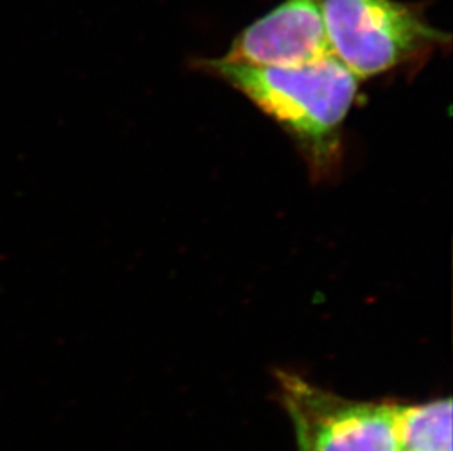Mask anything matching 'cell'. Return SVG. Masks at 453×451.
Instances as JSON below:
<instances>
[{
    "instance_id": "1",
    "label": "cell",
    "mask_w": 453,
    "mask_h": 451,
    "mask_svg": "<svg viewBox=\"0 0 453 451\" xmlns=\"http://www.w3.org/2000/svg\"><path fill=\"white\" fill-rule=\"evenodd\" d=\"M205 71L244 94L301 145L317 173L334 167L341 128L358 94L359 80L334 56L278 68L204 60Z\"/></svg>"
},
{
    "instance_id": "2",
    "label": "cell",
    "mask_w": 453,
    "mask_h": 451,
    "mask_svg": "<svg viewBox=\"0 0 453 451\" xmlns=\"http://www.w3.org/2000/svg\"><path fill=\"white\" fill-rule=\"evenodd\" d=\"M332 55L358 80L388 73L449 42L417 6L396 0H316Z\"/></svg>"
},
{
    "instance_id": "3",
    "label": "cell",
    "mask_w": 453,
    "mask_h": 451,
    "mask_svg": "<svg viewBox=\"0 0 453 451\" xmlns=\"http://www.w3.org/2000/svg\"><path fill=\"white\" fill-rule=\"evenodd\" d=\"M279 386L300 451H399L398 403L348 401L288 372Z\"/></svg>"
},
{
    "instance_id": "4",
    "label": "cell",
    "mask_w": 453,
    "mask_h": 451,
    "mask_svg": "<svg viewBox=\"0 0 453 451\" xmlns=\"http://www.w3.org/2000/svg\"><path fill=\"white\" fill-rule=\"evenodd\" d=\"M332 55L316 0H285L236 35L223 60L296 68Z\"/></svg>"
},
{
    "instance_id": "5",
    "label": "cell",
    "mask_w": 453,
    "mask_h": 451,
    "mask_svg": "<svg viewBox=\"0 0 453 451\" xmlns=\"http://www.w3.org/2000/svg\"><path fill=\"white\" fill-rule=\"evenodd\" d=\"M399 451H452V401L398 405Z\"/></svg>"
}]
</instances>
